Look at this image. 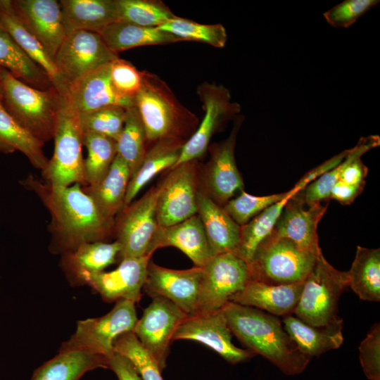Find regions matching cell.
Wrapping results in <instances>:
<instances>
[{"label":"cell","mask_w":380,"mask_h":380,"mask_svg":"<svg viewBox=\"0 0 380 380\" xmlns=\"http://www.w3.org/2000/svg\"><path fill=\"white\" fill-rule=\"evenodd\" d=\"M33 191L51 215V247L63 254L79 246L104 241L114 234L115 220L105 217L80 184L56 186L29 175L20 181Z\"/></svg>","instance_id":"1"},{"label":"cell","mask_w":380,"mask_h":380,"mask_svg":"<svg viewBox=\"0 0 380 380\" xmlns=\"http://www.w3.org/2000/svg\"><path fill=\"white\" fill-rule=\"evenodd\" d=\"M222 310L232 334L253 354L266 358L286 375L305 369L311 358L298 349L277 316L233 302Z\"/></svg>","instance_id":"2"},{"label":"cell","mask_w":380,"mask_h":380,"mask_svg":"<svg viewBox=\"0 0 380 380\" xmlns=\"http://www.w3.org/2000/svg\"><path fill=\"white\" fill-rule=\"evenodd\" d=\"M134 106L142 120L147 143L162 139L186 141L196 130L197 116L183 106L167 84L157 75L142 70Z\"/></svg>","instance_id":"3"},{"label":"cell","mask_w":380,"mask_h":380,"mask_svg":"<svg viewBox=\"0 0 380 380\" xmlns=\"http://www.w3.org/2000/svg\"><path fill=\"white\" fill-rule=\"evenodd\" d=\"M1 98L8 113L44 144L53 139L63 95L53 87L34 88L1 68Z\"/></svg>","instance_id":"4"},{"label":"cell","mask_w":380,"mask_h":380,"mask_svg":"<svg viewBox=\"0 0 380 380\" xmlns=\"http://www.w3.org/2000/svg\"><path fill=\"white\" fill-rule=\"evenodd\" d=\"M348 287L347 272L334 267L321 251L306 277L293 315L311 326L342 328L337 315L339 298Z\"/></svg>","instance_id":"5"},{"label":"cell","mask_w":380,"mask_h":380,"mask_svg":"<svg viewBox=\"0 0 380 380\" xmlns=\"http://www.w3.org/2000/svg\"><path fill=\"white\" fill-rule=\"evenodd\" d=\"M319 253L305 251L288 239L270 234L248 265L251 279L271 284L303 283Z\"/></svg>","instance_id":"6"},{"label":"cell","mask_w":380,"mask_h":380,"mask_svg":"<svg viewBox=\"0 0 380 380\" xmlns=\"http://www.w3.org/2000/svg\"><path fill=\"white\" fill-rule=\"evenodd\" d=\"M83 134L78 113L63 96L53 136V154L41 171L43 181L56 186H85Z\"/></svg>","instance_id":"7"},{"label":"cell","mask_w":380,"mask_h":380,"mask_svg":"<svg viewBox=\"0 0 380 380\" xmlns=\"http://www.w3.org/2000/svg\"><path fill=\"white\" fill-rule=\"evenodd\" d=\"M202 268L198 301L192 315L221 310L251 280L248 265L233 253L213 255Z\"/></svg>","instance_id":"8"},{"label":"cell","mask_w":380,"mask_h":380,"mask_svg":"<svg viewBox=\"0 0 380 380\" xmlns=\"http://www.w3.org/2000/svg\"><path fill=\"white\" fill-rule=\"evenodd\" d=\"M200 167L198 160L179 164L168 170L166 177L157 185L159 226H171L197 214Z\"/></svg>","instance_id":"9"},{"label":"cell","mask_w":380,"mask_h":380,"mask_svg":"<svg viewBox=\"0 0 380 380\" xmlns=\"http://www.w3.org/2000/svg\"><path fill=\"white\" fill-rule=\"evenodd\" d=\"M158 188L124 207L115 218L114 234L120 245V260L152 255L151 247L159 227L156 217Z\"/></svg>","instance_id":"10"},{"label":"cell","mask_w":380,"mask_h":380,"mask_svg":"<svg viewBox=\"0 0 380 380\" xmlns=\"http://www.w3.org/2000/svg\"><path fill=\"white\" fill-rule=\"evenodd\" d=\"M196 93L205 115L195 132L184 143L175 166L201 158L213 134L241 110V105L231 101L229 90L222 84L204 82L198 87Z\"/></svg>","instance_id":"11"},{"label":"cell","mask_w":380,"mask_h":380,"mask_svg":"<svg viewBox=\"0 0 380 380\" xmlns=\"http://www.w3.org/2000/svg\"><path fill=\"white\" fill-rule=\"evenodd\" d=\"M243 118L238 115L229 136L208 146L209 160L200 167V190L221 206L243 190V181L234 156L236 136Z\"/></svg>","instance_id":"12"},{"label":"cell","mask_w":380,"mask_h":380,"mask_svg":"<svg viewBox=\"0 0 380 380\" xmlns=\"http://www.w3.org/2000/svg\"><path fill=\"white\" fill-rule=\"evenodd\" d=\"M137 320L135 303L120 300L106 315L79 321L75 333L63 345L87 349L108 359L114 353L115 340L133 331Z\"/></svg>","instance_id":"13"},{"label":"cell","mask_w":380,"mask_h":380,"mask_svg":"<svg viewBox=\"0 0 380 380\" xmlns=\"http://www.w3.org/2000/svg\"><path fill=\"white\" fill-rule=\"evenodd\" d=\"M188 316L170 300L157 296L137 320L133 333L161 371L166 367L175 332Z\"/></svg>","instance_id":"14"},{"label":"cell","mask_w":380,"mask_h":380,"mask_svg":"<svg viewBox=\"0 0 380 380\" xmlns=\"http://www.w3.org/2000/svg\"><path fill=\"white\" fill-rule=\"evenodd\" d=\"M119 58L100 34L77 30L65 35L54 58L56 67L68 83Z\"/></svg>","instance_id":"15"},{"label":"cell","mask_w":380,"mask_h":380,"mask_svg":"<svg viewBox=\"0 0 380 380\" xmlns=\"http://www.w3.org/2000/svg\"><path fill=\"white\" fill-rule=\"evenodd\" d=\"M232 338V333L221 309L205 315L188 316L175 331L172 340H191L203 343L232 365L253 356L248 350L236 347Z\"/></svg>","instance_id":"16"},{"label":"cell","mask_w":380,"mask_h":380,"mask_svg":"<svg viewBox=\"0 0 380 380\" xmlns=\"http://www.w3.org/2000/svg\"><path fill=\"white\" fill-rule=\"evenodd\" d=\"M202 274V267L172 270L151 260L143 289L151 298L159 296L170 300L189 316L196 310Z\"/></svg>","instance_id":"17"},{"label":"cell","mask_w":380,"mask_h":380,"mask_svg":"<svg viewBox=\"0 0 380 380\" xmlns=\"http://www.w3.org/2000/svg\"><path fill=\"white\" fill-rule=\"evenodd\" d=\"M151 255L127 258L110 272L86 277L82 282L89 284L108 302L128 300L135 304L141 297Z\"/></svg>","instance_id":"18"},{"label":"cell","mask_w":380,"mask_h":380,"mask_svg":"<svg viewBox=\"0 0 380 380\" xmlns=\"http://www.w3.org/2000/svg\"><path fill=\"white\" fill-rule=\"evenodd\" d=\"M11 3L21 23L54 61L66 35L60 2L56 0H11Z\"/></svg>","instance_id":"19"},{"label":"cell","mask_w":380,"mask_h":380,"mask_svg":"<svg viewBox=\"0 0 380 380\" xmlns=\"http://www.w3.org/2000/svg\"><path fill=\"white\" fill-rule=\"evenodd\" d=\"M110 64L95 69L68 84L66 98L78 113L116 105L129 108L134 99L120 94L114 87L110 75Z\"/></svg>","instance_id":"20"},{"label":"cell","mask_w":380,"mask_h":380,"mask_svg":"<svg viewBox=\"0 0 380 380\" xmlns=\"http://www.w3.org/2000/svg\"><path fill=\"white\" fill-rule=\"evenodd\" d=\"M327 209L322 202L307 205L295 196L286 203L271 234L288 239L300 248L318 253L317 226Z\"/></svg>","instance_id":"21"},{"label":"cell","mask_w":380,"mask_h":380,"mask_svg":"<svg viewBox=\"0 0 380 380\" xmlns=\"http://www.w3.org/2000/svg\"><path fill=\"white\" fill-rule=\"evenodd\" d=\"M173 246L184 253L195 267H203L213 256L201 221L196 214L179 223L159 226L151 252L159 248Z\"/></svg>","instance_id":"22"},{"label":"cell","mask_w":380,"mask_h":380,"mask_svg":"<svg viewBox=\"0 0 380 380\" xmlns=\"http://www.w3.org/2000/svg\"><path fill=\"white\" fill-rule=\"evenodd\" d=\"M303 283L271 284L251 279L230 302L253 307L274 316L293 315Z\"/></svg>","instance_id":"23"},{"label":"cell","mask_w":380,"mask_h":380,"mask_svg":"<svg viewBox=\"0 0 380 380\" xmlns=\"http://www.w3.org/2000/svg\"><path fill=\"white\" fill-rule=\"evenodd\" d=\"M197 215L207 236L213 255L235 253L240 239V226L207 194L199 189Z\"/></svg>","instance_id":"24"},{"label":"cell","mask_w":380,"mask_h":380,"mask_svg":"<svg viewBox=\"0 0 380 380\" xmlns=\"http://www.w3.org/2000/svg\"><path fill=\"white\" fill-rule=\"evenodd\" d=\"M65 32L86 30L101 34L109 25L119 21L117 0L59 1Z\"/></svg>","instance_id":"25"},{"label":"cell","mask_w":380,"mask_h":380,"mask_svg":"<svg viewBox=\"0 0 380 380\" xmlns=\"http://www.w3.org/2000/svg\"><path fill=\"white\" fill-rule=\"evenodd\" d=\"M0 25L29 57L46 73L54 88L64 96L66 93L68 82L59 74L54 61L21 23L13 9L11 0H0Z\"/></svg>","instance_id":"26"},{"label":"cell","mask_w":380,"mask_h":380,"mask_svg":"<svg viewBox=\"0 0 380 380\" xmlns=\"http://www.w3.org/2000/svg\"><path fill=\"white\" fill-rule=\"evenodd\" d=\"M98 367L109 368L108 359L87 349L63 345L56 357L34 372L32 380H78Z\"/></svg>","instance_id":"27"},{"label":"cell","mask_w":380,"mask_h":380,"mask_svg":"<svg viewBox=\"0 0 380 380\" xmlns=\"http://www.w3.org/2000/svg\"><path fill=\"white\" fill-rule=\"evenodd\" d=\"M130 177L128 165L117 154L107 174L101 181L82 187L105 217L115 220L124 208Z\"/></svg>","instance_id":"28"},{"label":"cell","mask_w":380,"mask_h":380,"mask_svg":"<svg viewBox=\"0 0 380 380\" xmlns=\"http://www.w3.org/2000/svg\"><path fill=\"white\" fill-rule=\"evenodd\" d=\"M185 142L179 139H162L151 144L139 166L130 177L124 207L130 204L156 175L175 165Z\"/></svg>","instance_id":"29"},{"label":"cell","mask_w":380,"mask_h":380,"mask_svg":"<svg viewBox=\"0 0 380 380\" xmlns=\"http://www.w3.org/2000/svg\"><path fill=\"white\" fill-rule=\"evenodd\" d=\"M284 328L298 349L312 358L338 348L343 342L342 328H318L303 322L293 315L284 316Z\"/></svg>","instance_id":"30"},{"label":"cell","mask_w":380,"mask_h":380,"mask_svg":"<svg viewBox=\"0 0 380 380\" xmlns=\"http://www.w3.org/2000/svg\"><path fill=\"white\" fill-rule=\"evenodd\" d=\"M100 34L108 48L117 53L138 46L182 42L158 27H146L122 20L109 25Z\"/></svg>","instance_id":"31"},{"label":"cell","mask_w":380,"mask_h":380,"mask_svg":"<svg viewBox=\"0 0 380 380\" xmlns=\"http://www.w3.org/2000/svg\"><path fill=\"white\" fill-rule=\"evenodd\" d=\"M0 67L34 88L54 87L46 73L19 46L0 25Z\"/></svg>","instance_id":"32"},{"label":"cell","mask_w":380,"mask_h":380,"mask_svg":"<svg viewBox=\"0 0 380 380\" xmlns=\"http://www.w3.org/2000/svg\"><path fill=\"white\" fill-rule=\"evenodd\" d=\"M120 251V245L117 241L86 243L65 253L63 265L82 281L86 277L103 272L115 263Z\"/></svg>","instance_id":"33"},{"label":"cell","mask_w":380,"mask_h":380,"mask_svg":"<svg viewBox=\"0 0 380 380\" xmlns=\"http://www.w3.org/2000/svg\"><path fill=\"white\" fill-rule=\"evenodd\" d=\"M44 144L23 129L4 108L0 89V153L20 151L34 168L42 171L49 159L43 151Z\"/></svg>","instance_id":"34"},{"label":"cell","mask_w":380,"mask_h":380,"mask_svg":"<svg viewBox=\"0 0 380 380\" xmlns=\"http://www.w3.org/2000/svg\"><path fill=\"white\" fill-rule=\"evenodd\" d=\"M348 286L363 300H380V249L357 246L350 269Z\"/></svg>","instance_id":"35"},{"label":"cell","mask_w":380,"mask_h":380,"mask_svg":"<svg viewBox=\"0 0 380 380\" xmlns=\"http://www.w3.org/2000/svg\"><path fill=\"white\" fill-rule=\"evenodd\" d=\"M321 174L322 170L317 167L307 172L291 190L283 193L258 196L243 190L222 207L237 224L243 226L271 205L296 194Z\"/></svg>","instance_id":"36"},{"label":"cell","mask_w":380,"mask_h":380,"mask_svg":"<svg viewBox=\"0 0 380 380\" xmlns=\"http://www.w3.org/2000/svg\"><path fill=\"white\" fill-rule=\"evenodd\" d=\"M83 144L87 149L84 159L85 186L101 181L109 170L116 155V141L106 136L84 131Z\"/></svg>","instance_id":"37"},{"label":"cell","mask_w":380,"mask_h":380,"mask_svg":"<svg viewBox=\"0 0 380 380\" xmlns=\"http://www.w3.org/2000/svg\"><path fill=\"white\" fill-rule=\"evenodd\" d=\"M145 129L136 106L127 109L125 123L116 141L117 154L128 165L131 175L138 168L147 151Z\"/></svg>","instance_id":"38"},{"label":"cell","mask_w":380,"mask_h":380,"mask_svg":"<svg viewBox=\"0 0 380 380\" xmlns=\"http://www.w3.org/2000/svg\"><path fill=\"white\" fill-rule=\"evenodd\" d=\"M158 28L181 41L203 42L215 48L224 47L227 41V31L222 24H201L176 16Z\"/></svg>","instance_id":"39"},{"label":"cell","mask_w":380,"mask_h":380,"mask_svg":"<svg viewBox=\"0 0 380 380\" xmlns=\"http://www.w3.org/2000/svg\"><path fill=\"white\" fill-rule=\"evenodd\" d=\"M120 20L146 27H158L175 15L161 1L117 0Z\"/></svg>","instance_id":"40"},{"label":"cell","mask_w":380,"mask_h":380,"mask_svg":"<svg viewBox=\"0 0 380 380\" xmlns=\"http://www.w3.org/2000/svg\"><path fill=\"white\" fill-rule=\"evenodd\" d=\"M113 348L114 352L132 362L142 380H163L162 371L133 331L120 336L114 342Z\"/></svg>","instance_id":"41"},{"label":"cell","mask_w":380,"mask_h":380,"mask_svg":"<svg viewBox=\"0 0 380 380\" xmlns=\"http://www.w3.org/2000/svg\"><path fill=\"white\" fill-rule=\"evenodd\" d=\"M127 109L111 105L94 111L78 113L80 122L83 131L98 133L117 141L124 126Z\"/></svg>","instance_id":"42"},{"label":"cell","mask_w":380,"mask_h":380,"mask_svg":"<svg viewBox=\"0 0 380 380\" xmlns=\"http://www.w3.org/2000/svg\"><path fill=\"white\" fill-rule=\"evenodd\" d=\"M379 0H346L323 13L326 21L335 28H348L377 5Z\"/></svg>","instance_id":"43"},{"label":"cell","mask_w":380,"mask_h":380,"mask_svg":"<svg viewBox=\"0 0 380 380\" xmlns=\"http://www.w3.org/2000/svg\"><path fill=\"white\" fill-rule=\"evenodd\" d=\"M110 75L115 89L120 94L134 99L141 85V71L129 61L118 58L110 64Z\"/></svg>","instance_id":"44"},{"label":"cell","mask_w":380,"mask_h":380,"mask_svg":"<svg viewBox=\"0 0 380 380\" xmlns=\"http://www.w3.org/2000/svg\"><path fill=\"white\" fill-rule=\"evenodd\" d=\"M359 358L365 376L380 380V325L375 323L359 346Z\"/></svg>","instance_id":"45"},{"label":"cell","mask_w":380,"mask_h":380,"mask_svg":"<svg viewBox=\"0 0 380 380\" xmlns=\"http://www.w3.org/2000/svg\"><path fill=\"white\" fill-rule=\"evenodd\" d=\"M108 364L119 380H142L132 362L120 353L114 352L108 358Z\"/></svg>","instance_id":"46"},{"label":"cell","mask_w":380,"mask_h":380,"mask_svg":"<svg viewBox=\"0 0 380 380\" xmlns=\"http://www.w3.org/2000/svg\"><path fill=\"white\" fill-rule=\"evenodd\" d=\"M363 188L364 186L350 185L338 180L333 186L329 198L336 200L343 205H348L354 201Z\"/></svg>","instance_id":"47"},{"label":"cell","mask_w":380,"mask_h":380,"mask_svg":"<svg viewBox=\"0 0 380 380\" xmlns=\"http://www.w3.org/2000/svg\"><path fill=\"white\" fill-rule=\"evenodd\" d=\"M1 68L0 67V72H1ZM0 89H1V77H0Z\"/></svg>","instance_id":"48"}]
</instances>
